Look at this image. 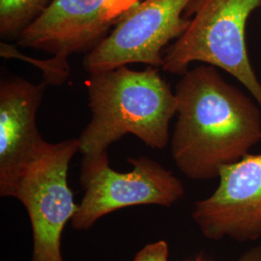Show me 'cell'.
<instances>
[{
	"mask_svg": "<svg viewBox=\"0 0 261 261\" xmlns=\"http://www.w3.org/2000/svg\"><path fill=\"white\" fill-rule=\"evenodd\" d=\"M177 122L171 156L186 177L205 181L238 162L261 140V109L227 83L214 66L181 75L175 90Z\"/></svg>",
	"mask_w": 261,
	"mask_h": 261,
	"instance_id": "1",
	"label": "cell"
},
{
	"mask_svg": "<svg viewBox=\"0 0 261 261\" xmlns=\"http://www.w3.org/2000/svg\"><path fill=\"white\" fill-rule=\"evenodd\" d=\"M86 88L91 120L79 138L83 156L108 152L128 134L154 149L168 145L177 98L159 68L136 71L124 65L94 73Z\"/></svg>",
	"mask_w": 261,
	"mask_h": 261,
	"instance_id": "2",
	"label": "cell"
},
{
	"mask_svg": "<svg viewBox=\"0 0 261 261\" xmlns=\"http://www.w3.org/2000/svg\"><path fill=\"white\" fill-rule=\"evenodd\" d=\"M259 7L261 0H194L187 10L190 23L165 49L162 69L182 75L194 62L220 68L242 84L261 109V83L246 43L247 22Z\"/></svg>",
	"mask_w": 261,
	"mask_h": 261,
	"instance_id": "3",
	"label": "cell"
},
{
	"mask_svg": "<svg viewBox=\"0 0 261 261\" xmlns=\"http://www.w3.org/2000/svg\"><path fill=\"white\" fill-rule=\"evenodd\" d=\"M77 152L79 139L47 141L7 195L28 212L33 235L31 261H63L62 233L79 207L68 183L69 166Z\"/></svg>",
	"mask_w": 261,
	"mask_h": 261,
	"instance_id": "4",
	"label": "cell"
},
{
	"mask_svg": "<svg viewBox=\"0 0 261 261\" xmlns=\"http://www.w3.org/2000/svg\"><path fill=\"white\" fill-rule=\"evenodd\" d=\"M129 172L110 167L108 152L83 156L81 184L84 195L71 223L75 230H87L106 215L124 208L157 205L169 208L185 195L179 178L148 157L129 158Z\"/></svg>",
	"mask_w": 261,
	"mask_h": 261,
	"instance_id": "5",
	"label": "cell"
},
{
	"mask_svg": "<svg viewBox=\"0 0 261 261\" xmlns=\"http://www.w3.org/2000/svg\"><path fill=\"white\" fill-rule=\"evenodd\" d=\"M193 1L141 0L85 55L84 70L90 75L133 63L162 68L165 49L190 23L186 13Z\"/></svg>",
	"mask_w": 261,
	"mask_h": 261,
	"instance_id": "6",
	"label": "cell"
},
{
	"mask_svg": "<svg viewBox=\"0 0 261 261\" xmlns=\"http://www.w3.org/2000/svg\"><path fill=\"white\" fill-rule=\"evenodd\" d=\"M141 0H51L17 38L19 47L68 59L98 46Z\"/></svg>",
	"mask_w": 261,
	"mask_h": 261,
	"instance_id": "7",
	"label": "cell"
},
{
	"mask_svg": "<svg viewBox=\"0 0 261 261\" xmlns=\"http://www.w3.org/2000/svg\"><path fill=\"white\" fill-rule=\"evenodd\" d=\"M211 196L197 200L192 218L211 240L261 238V154H248L220 170Z\"/></svg>",
	"mask_w": 261,
	"mask_h": 261,
	"instance_id": "8",
	"label": "cell"
},
{
	"mask_svg": "<svg viewBox=\"0 0 261 261\" xmlns=\"http://www.w3.org/2000/svg\"><path fill=\"white\" fill-rule=\"evenodd\" d=\"M47 84L19 76L0 83V195L7 196L21 172L46 144L37 127V112Z\"/></svg>",
	"mask_w": 261,
	"mask_h": 261,
	"instance_id": "9",
	"label": "cell"
},
{
	"mask_svg": "<svg viewBox=\"0 0 261 261\" xmlns=\"http://www.w3.org/2000/svg\"><path fill=\"white\" fill-rule=\"evenodd\" d=\"M51 0H0V35L10 40L19 34L45 12Z\"/></svg>",
	"mask_w": 261,
	"mask_h": 261,
	"instance_id": "10",
	"label": "cell"
},
{
	"mask_svg": "<svg viewBox=\"0 0 261 261\" xmlns=\"http://www.w3.org/2000/svg\"><path fill=\"white\" fill-rule=\"evenodd\" d=\"M0 56L5 59L18 58L35 65V67L41 70L43 81H45L47 84L60 85L65 83L70 75L69 60L60 58L58 56H53L51 58L48 59L38 60L25 56L22 53H19L14 45L5 42H1L0 44Z\"/></svg>",
	"mask_w": 261,
	"mask_h": 261,
	"instance_id": "11",
	"label": "cell"
},
{
	"mask_svg": "<svg viewBox=\"0 0 261 261\" xmlns=\"http://www.w3.org/2000/svg\"><path fill=\"white\" fill-rule=\"evenodd\" d=\"M168 243L159 240L144 246L132 261H168Z\"/></svg>",
	"mask_w": 261,
	"mask_h": 261,
	"instance_id": "12",
	"label": "cell"
},
{
	"mask_svg": "<svg viewBox=\"0 0 261 261\" xmlns=\"http://www.w3.org/2000/svg\"><path fill=\"white\" fill-rule=\"evenodd\" d=\"M238 261H261V245L244 252Z\"/></svg>",
	"mask_w": 261,
	"mask_h": 261,
	"instance_id": "13",
	"label": "cell"
},
{
	"mask_svg": "<svg viewBox=\"0 0 261 261\" xmlns=\"http://www.w3.org/2000/svg\"><path fill=\"white\" fill-rule=\"evenodd\" d=\"M188 261H206L204 259H202V258H200V257H196V259H194V260H188Z\"/></svg>",
	"mask_w": 261,
	"mask_h": 261,
	"instance_id": "14",
	"label": "cell"
}]
</instances>
